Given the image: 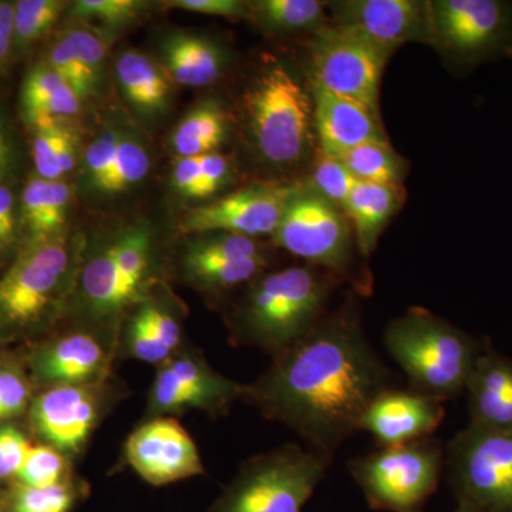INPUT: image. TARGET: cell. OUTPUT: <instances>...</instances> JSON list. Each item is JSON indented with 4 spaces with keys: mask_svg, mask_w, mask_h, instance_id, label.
Wrapping results in <instances>:
<instances>
[{
    "mask_svg": "<svg viewBox=\"0 0 512 512\" xmlns=\"http://www.w3.org/2000/svg\"><path fill=\"white\" fill-rule=\"evenodd\" d=\"M390 387L389 370L356 312L339 311L272 357L264 375L244 384L242 400L330 460L360 431L370 403Z\"/></svg>",
    "mask_w": 512,
    "mask_h": 512,
    "instance_id": "6da1fadb",
    "label": "cell"
},
{
    "mask_svg": "<svg viewBox=\"0 0 512 512\" xmlns=\"http://www.w3.org/2000/svg\"><path fill=\"white\" fill-rule=\"evenodd\" d=\"M329 292L328 278L311 265L258 276L229 318L232 342L272 357L285 352L325 316Z\"/></svg>",
    "mask_w": 512,
    "mask_h": 512,
    "instance_id": "7a4b0ae2",
    "label": "cell"
},
{
    "mask_svg": "<svg viewBox=\"0 0 512 512\" xmlns=\"http://www.w3.org/2000/svg\"><path fill=\"white\" fill-rule=\"evenodd\" d=\"M156 249L144 225L121 231L94 249L76 279L79 325L120 330V320L154 295Z\"/></svg>",
    "mask_w": 512,
    "mask_h": 512,
    "instance_id": "3957f363",
    "label": "cell"
},
{
    "mask_svg": "<svg viewBox=\"0 0 512 512\" xmlns=\"http://www.w3.org/2000/svg\"><path fill=\"white\" fill-rule=\"evenodd\" d=\"M383 340L412 390L441 402L466 392L484 350L463 330L423 308L393 319Z\"/></svg>",
    "mask_w": 512,
    "mask_h": 512,
    "instance_id": "277c9868",
    "label": "cell"
},
{
    "mask_svg": "<svg viewBox=\"0 0 512 512\" xmlns=\"http://www.w3.org/2000/svg\"><path fill=\"white\" fill-rule=\"evenodd\" d=\"M249 140L262 161L276 168L302 164L315 144L311 89L284 63L272 62L242 99Z\"/></svg>",
    "mask_w": 512,
    "mask_h": 512,
    "instance_id": "5b68a950",
    "label": "cell"
},
{
    "mask_svg": "<svg viewBox=\"0 0 512 512\" xmlns=\"http://www.w3.org/2000/svg\"><path fill=\"white\" fill-rule=\"evenodd\" d=\"M76 256L66 235L25 245L0 276V339L42 328L76 285Z\"/></svg>",
    "mask_w": 512,
    "mask_h": 512,
    "instance_id": "8992f818",
    "label": "cell"
},
{
    "mask_svg": "<svg viewBox=\"0 0 512 512\" xmlns=\"http://www.w3.org/2000/svg\"><path fill=\"white\" fill-rule=\"evenodd\" d=\"M329 463L298 444L258 454L242 464L207 512H302Z\"/></svg>",
    "mask_w": 512,
    "mask_h": 512,
    "instance_id": "52a82bcc",
    "label": "cell"
},
{
    "mask_svg": "<svg viewBox=\"0 0 512 512\" xmlns=\"http://www.w3.org/2000/svg\"><path fill=\"white\" fill-rule=\"evenodd\" d=\"M444 451L430 440L383 447L349 463L350 474L373 510L423 512L437 490Z\"/></svg>",
    "mask_w": 512,
    "mask_h": 512,
    "instance_id": "ba28073f",
    "label": "cell"
},
{
    "mask_svg": "<svg viewBox=\"0 0 512 512\" xmlns=\"http://www.w3.org/2000/svg\"><path fill=\"white\" fill-rule=\"evenodd\" d=\"M457 505L476 512H512V431L468 424L444 453Z\"/></svg>",
    "mask_w": 512,
    "mask_h": 512,
    "instance_id": "9c48e42d",
    "label": "cell"
},
{
    "mask_svg": "<svg viewBox=\"0 0 512 512\" xmlns=\"http://www.w3.org/2000/svg\"><path fill=\"white\" fill-rule=\"evenodd\" d=\"M244 397V384L221 375L204 352L184 346L157 367L147 393L146 419L202 412L224 416Z\"/></svg>",
    "mask_w": 512,
    "mask_h": 512,
    "instance_id": "30bf717a",
    "label": "cell"
},
{
    "mask_svg": "<svg viewBox=\"0 0 512 512\" xmlns=\"http://www.w3.org/2000/svg\"><path fill=\"white\" fill-rule=\"evenodd\" d=\"M427 6L431 45L458 63H481L512 47V3L434 0Z\"/></svg>",
    "mask_w": 512,
    "mask_h": 512,
    "instance_id": "8fae6325",
    "label": "cell"
},
{
    "mask_svg": "<svg viewBox=\"0 0 512 512\" xmlns=\"http://www.w3.org/2000/svg\"><path fill=\"white\" fill-rule=\"evenodd\" d=\"M121 394L113 377L100 383L47 387L30 404V421L45 444L77 460Z\"/></svg>",
    "mask_w": 512,
    "mask_h": 512,
    "instance_id": "7c38bea8",
    "label": "cell"
},
{
    "mask_svg": "<svg viewBox=\"0 0 512 512\" xmlns=\"http://www.w3.org/2000/svg\"><path fill=\"white\" fill-rule=\"evenodd\" d=\"M389 57L352 30L328 23L313 33L309 82L379 114L380 82Z\"/></svg>",
    "mask_w": 512,
    "mask_h": 512,
    "instance_id": "4fadbf2b",
    "label": "cell"
},
{
    "mask_svg": "<svg viewBox=\"0 0 512 512\" xmlns=\"http://www.w3.org/2000/svg\"><path fill=\"white\" fill-rule=\"evenodd\" d=\"M274 237L278 247L316 268L342 272L352 259L348 218L303 185L286 205Z\"/></svg>",
    "mask_w": 512,
    "mask_h": 512,
    "instance_id": "5bb4252c",
    "label": "cell"
},
{
    "mask_svg": "<svg viewBox=\"0 0 512 512\" xmlns=\"http://www.w3.org/2000/svg\"><path fill=\"white\" fill-rule=\"evenodd\" d=\"M299 184L256 183L184 215L185 234H225L256 238L274 235Z\"/></svg>",
    "mask_w": 512,
    "mask_h": 512,
    "instance_id": "9a60e30c",
    "label": "cell"
},
{
    "mask_svg": "<svg viewBox=\"0 0 512 512\" xmlns=\"http://www.w3.org/2000/svg\"><path fill=\"white\" fill-rule=\"evenodd\" d=\"M120 330L77 325L37 350L32 375L45 389L111 379L119 352Z\"/></svg>",
    "mask_w": 512,
    "mask_h": 512,
    "instance_id": "2e32d148",
    "label": "cell"
},
{
    "mask_svg": "<svg viewBox=\"0 0 512 512\" xmlns=\"http://www.w3.org/2000/svg\"><path fill=\"white\" fill-rule=\"evenodd\" d=\"M124 460L153 487L205 476L197 444L175 417L144 420L127 437Z\"/></svg>",
    "mask_w": 512,
    "mask_h": 512,
    "instance_id": "e0dca14e",
    "label": "cell"
},
{
    "mask_svg": "<svg viewBox=\"0 0 512 512\" xmlns=\"http://www.w3.org/2000/svg\"><path fill=\"white\" fill-rule=\"evenodd\" d=\"M333 25L352 30L387 56L410 42L430 43L429 6L419 0L329 3Z\"/></svg>",
    "mask_w": 512,
    "mask_h": 512,
    "instance_id": "ac0fdd59",
    "label": "cell"
},
{
    "mask_svg": "<svg viewBox=\"0 0 512 512\" xmlns=\"http://www.w3.org/2000/svg\"><path fill=\"white\" fill-rule=\"evenodd\" d=\"M444 402L436 397L390 387L367 407L360 431H367L382 447L404 446L426 440L446 417Z\"/></svg>",
    "mask_w": 512,
    "mask_h": 512,
    "instance_id": "d6986e66",
    "label": "cell"
},
{
    "mask_svg": "<svg viewBox=\"0 0 512 512\" xmlns=\"http://www.w3.org/2000/svg\"><path fill=\"white\" fill-rule=\"evenodd\" d=\"M313 99V123L320 153L340 157L370 141H387L379 114L309 82Z\"/></svg>",
    "mask_w": 512,
    "mask_h": 512,
    "instance_id": "ffe728a7",
    "label": "cell"
},
{
    "mask_svg": "<svg viewBox=\"0 0 512 512\" xmlns=\"http://www.w3.org/2000/svg\"><path fill=\"white\" fill-rule=\"evenodd\" d=\"M184 346L180 316L153 295L128 313L120 328L117 359L138 360L158 367Z\"/></svg>",
    "mask_w": 512,
    "mask_h": 512,
    "instance_id": "44dd1931",
    "label": "cell"
},
{
    "mask_svg": "<svg viewBox=\"0 0 512 512\" xmlns=\"http://www.w3.org/2000/svg\"><path fill=\"white\" fill-rule=\"evenodd\" d=\"M470 424L480 429L512 431V359L483 350L468 379Z\"/></svg>",
    "mask_w": 512,
    "mask_h": 512,
    "instance_id": "7402d4cb",
    "label": "cell"
},
{
    "mask_svg": "<svg viewBox=\"0 0 512 512\" xmlns=\"http://www.w3.org/2000/svg\"><path fill=\"white\" fill-rule=\"evenodd\" d=\"M70 202L72 190L64 181L30 178L19 200L25 245L39 244L63 235Z\"/></svg>",
    "mask_w": 512,
    "mask_h": 512,
    "instance_id": "603a6c76",
    "label": "cell"
},
{
    "mask_svg": "<svg viewBox=\"0 0 512 512\" xmlns=\"http://www.w3.org/2000/svg\"><path fill=\"white\" fill-rule=\"evenodd\" d=\"M402 187L357 181L343 205V214L352 222L360 255L375 251L380 235L402 204Z\"/></svg>",
    "mask_w": 512,
    "mask_h": 512,
    "instance_id": "cb8c5ba5",
    "label": "cell"
},
{
    "mask_svg": "<svg viewBox=\"0 0 512 512\" xmlns=\"http://www.w3.org/2000/svg\"><path fill=\"white\" fill-rule=\"evenodd\" d=\"M163 55L165 72L180 86H211L224 72V53L204 37L184 33L170 36L165 40Z\"/></svg>",
    "mask_w": 512,
    "mask_h": 512,
    "instance_id": "d4e9b609",
    "label": "cell"
},
{
    "mask_svg": "<svg viewBox=\"0 0 512 512\" xmlns=\"http://www.w3.org/2000/svg\"><path fill=\"white\" fill-rule=\"evenodd\" d=\"M116 77L131 106L144 116L164 113L173 94V80L150 57L128 50L117 59Z\"/></svg>",
    "mask_w": 512,
    "mask_h": 512,
    "instance_id": "484cf974",
    "label": "cell"
},
{
    "mask_svg": "<svg viewBox=\"0 0 512 512\" xmlns=\"http://www.w3.org/2000/svg\"><path fill=\"white\" fill-rule=\"evenodd\" d=\"M82 99L49 64H39L23 82V114L30 126L42 120H64L82 110Z\"/></svg>",
    "mask_w": 512,
    "mask_h": 512,
    "instance_id": "4316f807",
    "label": "cell"
},
{
    "mask_svg": "<svg viewBox=\"0 0 512 512\" xmlns=\"http://www.w3.org/2000/svg\"><path fill=\"white\" fill-rule=\"evenodd\" d=\"M228 119L220 104L204 101L188 111L175 127L171 147L180 158L215 153L227 137Z\"/></svg>",
    "mask_w": 512,
    "mask_h": 512,
    "instance_id": "83f0119b",
    "label": "cell"
},
{
    "mask_svg": "<svg viewBox=\"0 0 512 512\" xmlns=\"http://www.w3.org/2000/svg\"><path fill=\"white\" fill-rule=\"evenodd\" d=\"M32 154L37 177L62 181L76 165L79 138L64 120H42L33 124Z\"/></svg>",
    "mask_w": 512,
    "mask_h": 512,
    "instance_id": "f1b7e54d",
    "label": "cell"
},
{
    "mask_svg": "<svg viewBox=\"0 0 512 512\" xmlns=\"http://www.w3.org/2000/svg\"><path fill=\"white\" fill-rule=\"evenodd\" d=\"M328 6L318 0H258L248 3V15L268 32L316 33L328 25Z\"/></svg>",
    "mask_w": 512,
    "mask_h": 512,
    "instance_id": "f546056e",
    "label": "cell"
},
{
    "mask_svg": "<svg viewBox=\"0 0 512 512\" xmlns=\"http://www.w3.org/2000/svg\"><path fill=\"white\" fill-rule=\"evenodd\" d=\"M89 495V484L72 477L52 487L15 483L0 500V512H72Z\"/></svg>",
    "mask_w": 512,
    "mask_h": 512,
    "instance_id": "4dcf8cb0",
    "label": "cell"
},
{
    "mask_svg": "<svg viewBox=\"0 0 512 512\" xmlns=\"http://www.w3.org/2000/svg\"><path fill=\"white\" fill-rule=\"evenodd\" d=\"M357 181L400 187L407 164L389 141H370L338 157Z\"/></svg>",
    "mask_w": 512,
    "mask_h": 512,
    "instance_id": "1f68e13d",
    "label": "cell"
},
{
    "mask_svg": "<svg viewBox=\"0 0 512 512\" xmlns=\"http://www.w3.org/2000/svg\"><path fill=\"white\" fill-rule=\"evenodd\" d=\"M264 252L259 248L254 238L242 237V235L205 234L204 237L195 239L185 249L181 266L217 264V262L247 261V259L264 258Z\"/></svg>",
    "mask_w": 512,
    "mask_h": 512,
    "instance_id": "d6a6232c",
    "label": "cell"
},
{
    "mask_svg": "<svg viewBox=\"0 0 512 512\" xmlns=\"http://www.w3.org/2000/svg\"><path fill=\"white\" fill-rule=\"evenodd\" d=\"M150 168L151 158L147 148L136 138L123 133L116 161L101 185L99 194L114 195L130 190L146 180Z\"/></svg>",
    "mask_w": 512,
    "mask_h": 512,
    "instance_id": "836d02e7",
    "label": "cell"
},
{
    "mask_svg": "<svg viewBox=\"0 0 512 512\" xmlns=\"http://www.w3.org/2000/svg\"><path fill=\"white\" fill-rule=\"evenodd\" d=\"M72 460L49 444H37L30 448L25 463L20 468L16 483L29 487H52L72 478Z\"/></svg>",
    "mask_w": 512,
    "mask_h": 512,
    "instance_id": "e575fe53",
    "label": "cell"
},
{
    "mask_svg": "<svg viewBox=\"0 0 512 512\" xmlns=\"http://www.w3.org/2000/svg\"><path fill=\"white\" fill-rule=\"evenodd\" d=\"M62 0H19L15 3V49H26L45 36L66 9Z\"/></svg>",
    "mask_w": 512,
    "mask_h": 512,
    "instance_id": "d590c367",
    "label": "cell"
},
{
    "mask_svg": "<svg viewBox=\"0 0 512 512\" xmlns=\"http://www.w3.org/2000/svg\"><path fill=\"white\" fill-rule=\"evenodd\" d=\"M357 180L349 173L338 157L320 153L313 165L311 183L308 188L323 200L343 210L346 200L355 187Z\"/></svg>",
    "mask_w": 512,
    "mask_h": 512,
    "instance_id": "8d00e7d4",
    "label": "cell"
},
{
    "mask_svg": "<svg viewBox=\"0 0 512 512\" xmlns=\"http://www.w3.org/2000/svg\"><path fill=\"white\" fill-rule=\"evenodd\" d=\"M147 8L138 0H80L74 3L73 15L87 23L107 29H119L134 22Z\"/></svg>",
    "mask_w": 512,
    "mask_h": 512,
    "instance_id": "74e56055",
    "label": "cell"
},
{
    "mask_svg": "<svg viewBox=\"0 0 512 512\" xmlns=\"http://www.w3.org/2000/svg\"><path fill=\"white\" fill-rule=\"evenodd\" d=\"M121 136V131L110 128L94 138L84 150L82 171L84 181L90 190L100 192L101 185L116 161Z\"/></svg>",
    "mask_w": 512,
    "mask_h": 512,
    "instance_id": "f35d334b",
    "label": "cell"
},
{
    "mask_svg": "<svg viewBox=\"0 0 512 512\" xmlns=\"http://www.w3.org/2000/svg\"><path fill=\"white\" fill-rule=\"evenodd\" d=\"M32 399V383L15 363L0 365V423L25 413Z\"/></svg>",
    "mask_w": 512,
    "mask_h": 512,
    "instance_id": "ab89813d",
    "label": "cell"
},
{
    "mask_svg": "<svg viewBox=\"0 0 512 512\" xmlns=\"http://www.w3.org/2000/svg\"><path fill=\"white\" fill-rule=\"evenodd\" d=\"M22 224L19 201L8 181L0 183V266L12 262L19 254Z\"/></svg>",
    "mask_w": 512,
    "mask_h": 512,
    "instance_id": "60d3db41",
    "label": "cell"
},
{
    "mask_svg": "<svg viewBox=\"0 0 512 512\" xmlns=\"http://www.w3.org/2000/svg\"><path fill=\"white\" fill-rule=\"evenodd\" d=\"M46 64H49L57 74H60L70 84L74 92L79 94L80 99H86L90 94L96 92L97 84L84 70L79 59L62 37L57 40L55 45L50 47Z\"/></svg>",
    "mask_w": 512,
    "mask_h": 512,
    "instance_id": "b9f144b4",
    "label": "cell"
},
{
    "mask_svg": "<svg viewBox=\"0 0 512 512\" xmlns=\"http://www.w3.org/2000/svg\"><path fill=\"white\" fill-rule=\"evenodd\" d=\"M62 39L74 55L79 59L87 74L92 77L93 82L99 84L101 74L106 66V46L101 42L99 36L94 35L90 30L73 28L63 33Z\"/></svg>",
    "mask_w": 512,
    "mask_h": 512,
    "instance_id": "7bdbcfd3",
    "label": "cell"
},
{
    "mask_svg": "<svg viewBox=\"0 0 512 512\" xmlns=\"http://www.w3.org/2000/svg\"><path fill=\"white\" fill-rule=\"evenodd\" d=\"M32 446L18 427L12 424L0 427V480L18 476Z\"/></svg>",
    "mask_w": 512,
    "mask_h": 512,
    "instance_id": "ee69618b",
    "label": "cell"
},
{
    "mask_svg": "<svg viewBox=\"0 0 512 512\" xmlns=\"http://www.w3.org/2000/svg\"><path fill=\"white\" fill-rule=\"evenodd\" d=\"M201 170V200L214 197L232 178L231 161L217 151L201 156Z\"/></svg>",
    "mask_w": 512,
    "mask_h": 512,
    "instance_id": "f6af8a7d",
    "label": "cell"
},
{
    "mask_svg": "<svg viewBox=\"0 0 512 512\" xmlns=\"http://www.w3.org/2000/svg\"><path fill=\"white\" fill-rule=\"evenodd\" d=\"M170 8L202 13V15L221 16L225 19H241L248 16V3L238 0H174L167 2Z\"/></svg>",
    "mask_w": 512,
    "mask_h": 512,
    "instance_id": "bcb514c9",
    "label": "cell"
},
{
    "mask_svg": "<svg viewBox=\"0 0 512 512\" xmlns=\"http://www.w3.org/2000/svg\"><path fill=\"white\" fill-rule=\"evenodd\" d=\"M173 187L185 198L201 200V157L178 158L173 170Z\"/></svg>",
    "mask_w": 512,
    "mask_h": 512,
    "instance_id": "7dc6e473",
    "label": "cell"
},
{
    "mask_svg": "<svg viewBox=\"0 0 512 512\" xmlns=\"http://www.w3.org/2000/svg\"><path fill=\"white\" fill-rule=\"evenodd\" d=\"M15 50V3L0 0V74L6 72Z\"/></svg>",
    "mask_w": 512,
    "mask_h": 512,
    "instance_id": "c3c4849f",
    "label": "cell"
},
{
    "mask_svg": "<svg viewBox=\"0 0 512 512\" xmlns=\"http://www.w3.org/2000/svg\"><path fill=\"white\" fill-rule=\"evenodd\" d=\"M15 147H13L12 138H10L8 130L3 126L0 120V183L8 181L13 167H15Z\"/></svg>",
    "mask_w": 512,
    "mask_h": 512,
    "instance_id": "681fc988",
    "label": "cell"
},
{
    "mask_svg": "<svg viewBox=\"0 0 512 512\" xmlns=\"http://www.w3.org/2000/svg\"><path fill=\"white\" fill-rule=\"evenodd\" d=\"M454 512H476L473 510H470V508L463 507V505H457L456 511Z\"/></svg>",
    "mask_w": 512,
    "mask_h": 512,
    "instance_id": "f907efd6",
    "label": "cell"
},
{
    "mask_svg": "<svg viewBox=\"0 0 512 512\" xmlns=\"http://www.w3.org/2000/svg\"><path fill=\"white\" fill-rule=\"evenodd\" d=\"M507 55H508V56H510V57H511V59H512V47H511V49H510V50H508Z\"/></svg>",
    "mask_w": 512,
    "mask_h": 512,
    "instance_id": "816d5d0a",
    "label": "cell"
}]
</instances>
